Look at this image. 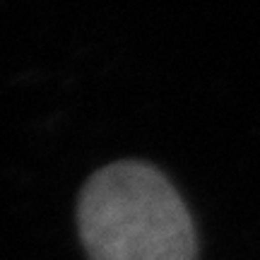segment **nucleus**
<instances>
[{
    "instance_id": "1",
    "label": "nucleus",
    "mask_w": 260,
    "mask_h": 260,
    "mask_svg": "<svg viewBox=\"0 0 260 260\" xmlns=\"http://www.w3.org/2000/svg\"><path fill=\"white\" fill-rule=\"evenodd\" d=\"M77 229L89 260H195L193 217L147 161H116L84 183Z\"/></svg>"
}]
</instances>
